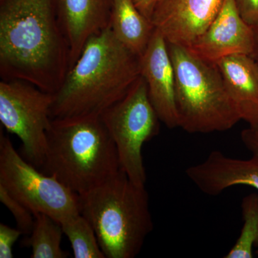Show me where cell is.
<instances>
[{
  "mask_svg": "<svg viewBox=\"0 0 258 258\" xmlns=\"http://www.w3.org/2000/svg\"><path fill=\"white\" fill-rule=\"evenodd\" d=\"M70 66L53 0H0L3 80H22L55 94Z\"/></svg>",
  "mask_w": 258,
  "mask_h": 258,
  "instance_id": "cell-1",
  "label": "cell"
},
{
  "mask_svg": "<svg viewBox=\"0 0 258 258\" xmlns=\"http://www.w3.org/2000/svg\"><path fill=\"white\" fill-rule=\"evenodd\" d=\"M141 76L140 57L110 27L91 37L54 94L52 119L101 116Z\"/></svg>",
  "mask_w": 258,
  "mask_h": 258,
  "instance_id": "cell-2",
  "label": "cell"
},
{
  "mask_svg": "<svg viewBox=\"0 0 258 258\" xmlns=\"http://www.w3.org/2000/svg\"><path fill=\"white\" fill-rule=\"evenodd\" d=\"M41 168L79 195L121 170L116 147L101 116L52 119Z\"/></svg>",
  "mask_w": 258,
  "mask_h": 258,
  "instance_id": "cell-3",
  "label": "cell"
},
{
  "mask_svg": "<svg viewBox=\"0 0 258 258\" xmlns=\"http://www.w3.org/2000/svg\"><path fill=\"white\" fill-rule=\"evenodd\" d=\"M80 213L92 226L106 258H134L154 228L145 186L120 170L79 195Z\"/></svg>",
  "mask_w": 258,
  "mask_h": 258,
  "instance_id": "cell-4",
  "label": "cell"
},
{
  "mask_svg": "<svg viewBox=\"0 0 258 258\" xmlns=\"http://www.w3.org/2000/svg\"><path fill=\"white\" fill-rule=\"evenodd\" d=\"M167 44L175 74L179 127L190 134L233 128L240 118L217 64L202 60L187 47Z\"/></svg>",
  "mask_w": 258,
  "mask_h": 258,
  "instance_id": "cell-5",
  "label": "cell"
},
{
  "mask_svg": "<svg viewBox=\"0 0 258 258\" xmlns=\"http://www.w3.org/2000/svg\"><path fill=\"white\" fill-rule=\"evenodd\" d=\"M0 184L34 215L45 214L61 224L81 214L79 195L22 157L2 128Z\"/></svg>",
  "mask_w": 258,
  "mask_h": 258,
  "instance_id": "cell-6",
  "label": "cell"
},
{
  "mask_svg": "<svg viewBox=\"0 0 258 258\" xmlns=\"http://www.w3.org/2000/svg\"><path fill=\"white\" fill-rule=\"evenodd\" d=\"M101 117L116 147L120 169L136 184L145 186L142 148L159 134L160 120L144 78L141 76L127 94Z\"/></svg>",
  "mask_w": 258,
  "mask_h": 258,
  "instance_id": "cell-7",
  "label": "cell"
},
{
  "mask_svg": "<svg viewBox=\"0 0 258 258\" xmlns=\"http://www.w3.org/2000/svg\"><path fill=\"white\" fill-rule=\"evenodd\" d=\"M54 94L22 80L0 82V121L23 143L25 159L41 168L51 126Z\"/></svg>",
  "mask_w": 258,
  "mask_h": 258,
  "instance_id": "cell-8",
  "label": "cell"
},
{
  "mask_svg": "<svg viewBox=\"0 0 258 258\" xmlns=\"http://www.w3.org/2000/svg\"><path fill=\"white\" fill-rule=\"evenodd\" d=\"M241 140L250 153L248 159L228 157L213 151L205 160L186 169V175L202 192L216 196L240 185L258 191V126L244 129Z\"/></svg>",
  "mask_w": 258,
  "mask_h": 258,
  "instance_id": "cell-9",
  "label": "cell"
},
{
  "mask_svg": "<svg viewBox=\"0 0 258 258\" xmlns=\"http://www.w3.org/2000/svg\"><path fill=\"white\" fill-rule=\"evenodd\" d=\"M254 30L239 13L235 0H224L205 32L188 48L202 60L217 63L235 55H252Z\"/></svg>",
  "mask_w": 258,
  "mask_h": 258,
  "instance_id": "cell-10",
  "label": "cell"
},
{
  "mask_svg": "<svg viewBox=\"0 0 258 258\" xmlns=\"http://www.w3.org/2000/svg\"><path fill=\"white\" fill-rule=\"evenodd\" d=\"M224 0H159L151 21L167 43L189 47L208 28Z\"/></svg>",
  "mask_w": 258,
  "mask_h": 258,
  "instance_id": "cell-11",
  "label": "cell"
},
{
  "mask_svg": "<svg viewBox=\"0 0 258 258\" xmlns=\"http://www.w3.org/2000/svg\"><path fill=\"white\" fill-rule=\"evenodd\" d=\"M141 76L159 120L169 128L179 127L175 98V74L167 42L154 30L147 48L140 56Z\"/></svg>",
  "mask_w": 258,
  "mask_h": 258,
  "instance_id": "cell-12",
  "label": "cell"
},
{
  "mask_svg": "<svg viewBox=\"0 0 258 258\" xmlns=\"http://www.w3.org/2000/svg\"><path fill=\"white\" fill-rule=\"evenodd\" d=\"M61 30L70 50V69L86 42L109 27L113 0H53Z\"/></svg>",
  "mask_w": 258,
  "mask_h": 258,
  "instance_id": "cell-13",
  "label": "cell"
},
{
  "mask_svg": "<svg viewBox=\"0 0 258 258\" xmlns=\"http://www.w3.org/2000/svg\"><path fill=\"white\" fill-rule=\"evenodd\" d=\"M241 120L258 126V63L251 55H235L216 63Z\"/></svg>",
  "mask_w": 258,
  "mask_h": 258,
  "instance_id": "cell-14",
  "label": "cell"
},
{
  "mask_svg": "<svg viewBox=\"0 0 258 258\" xmlns=\"http://www.w3.org/2000/svg\"><path fill=\"white\" fill-rule=\"evenodd\" d=\"M109 27L115 37L139 57L147 48L155 30L134 0H113Z\"/></svg>",
  "mask_w": 258,
  "mask_h": 258,
  "instance_id": "cell-15",
  "label": "cell"
},
{
  "mask_svg": "<svg viewBox=\"0 0 258 258\" xmlns=\"http://www.w3.org/2000/svg\"><path fill=\"white\" fill-rule=\"evenodd\" d=\"M35 215L30 237L25 244L31 247L32 258H66L69 252L61 247L63 230L60 223L45 214Z\"/></svg>",
  "mask_w": 258,
  "mask_h": 258,
  "instance_id": "cell-16",
  "label": "cell"
},
{
  "mask_svg": "<svg viewBox=\"0 0 258 258\" xmlns=\"http://www.w3.org/2000/svg\"><path fill=\"white\" fill-rule=\"evenodd\" d=\"M75 258H106L92 226L81 214L61 223Z\"/></svg>",
  "mask_w": 258,
  "mask_h": 258,
  "instance_id": "cell-17",
  "label": "cell"
},
{
  "mask_svg": "<svg viewBox=\"0 0 258 258\" xmlns=\"http://www.w3.org/2000/svg\"><path fill=\"white\" fill-rule=\"evenodd\" d=\"M243 226L240 235L226 258H252L254 247H258V194H249L242 199Z\"/></svg>",
  "mask_w": 258,
  "mask_h": 258,
  "instance_id": "cell-18",
  "label": "cell"
},
{
  "mask_svg": "<svg viewBox=\"0 0 258 258\" xmlns=\"http://www.w3.org/2000/svg\"><path fill=\"white\" fill-rule=\"evenodd\" d=\"M0 201L14 217L18 228L23 234L30 235L35 223V215L25 205L14 198L0 184Z\"/></svg>",
  "mask_w": 258,
  "mask_h": 258,
  "instance_id": "cell-19",
  "label": "cell"
},
{
  "mask_svg": "<svg viewBox=\"0 0 258 258\" xmlns=\"http://www.w3.org/2000/svg\"><path fill=\"white\" fill-rule=\"evenodd\" d=\"M23 234L18 228L15 229L5 224H0V258L14 257L13 245Z\"/></svg>",
  "mask_w": 258,
  "mask_h": 258,
  "instance_id": "cell-20",
  "label": "cell"
},
{
  "mask_svg": "<svg viewBox=\"0 0 258 258\" xmlns=\"http://www.w3.org/2000/svg\"><path fill=\"white\" fill-rule=\"evenodd\" d=\"M242 19L252 28L258 27V0H235Z\"/></svg>",
  "mask_w": 258,
  "mask_h": 258,
  "instance_id": "cell-21",
  "label": "cell"
},
{
  "mask_svg": "<svg viewBox=\"0 0 258 258\" xmlns=\"http://www.w3.org/2000/svg\"><path fill=\"white\" fill-rule=\"evenodd\" d=\"M136 5L139 10V11L151 20L153 13L155 9L159 0H134Z\"/></svg>",
  "mask_w": 258,
  "mask_h": 258,
  "instance_id": "cell-22",
  "label": "cell"
},
{
  "mask_svg": "<svg viewBox=\"0 0 258 258\" xmlns=\"http://www.w3.org/2000/svg\"><path fill=\"white\" fill-rule=\"evenodd\" d=\"M253 28L254 30V45L252 50V56L258 63V27Z\"/></svg>",
  "mask_w": 258,
  "mask_h": 258,
  "instance_id": "cell-23",
  "label": "cell"
}]
</instances>
